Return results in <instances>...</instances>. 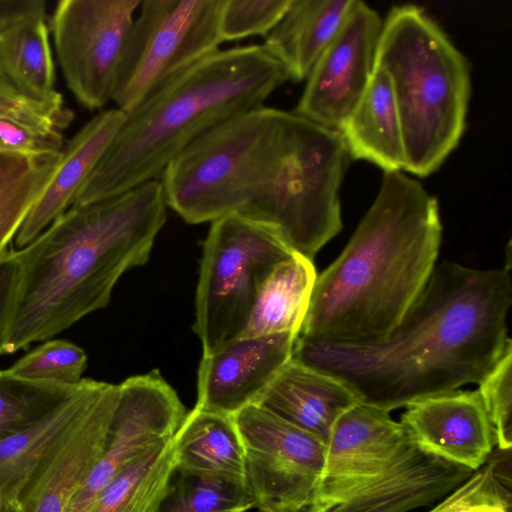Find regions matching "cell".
<instances>
[{
    "mask_svg": "<svg viewBox=\"0 0 512 512\" xmlns=\"http://www.w3.org/2000/svg\"><path fill=\"white\" fill-rule=\"evenodd\" d=\"M0 512H22L21 503H1Z\"/></svg>",
    "mask_w": 512,
    "mask_h": 512,
    "instance_id": "8d00e7d4",
    "label": "cell"
},
{
    "mask_svg": "<svg viewBox=\"0 0 512 512\" xmlns=\"http://www.w3.org/2000/svg\"><path fill=\"white\" fill-rule=\"evenodd\" d=\"M290 80L261 44L218 50L170 79L125 119L75 195L81 206L159 180L169 164L199 138L264 105Z\"/></svg>",
    "mask_w": 512,
    "mask_h": 512,
    "instance_id": "5b68a950",
    "label": "cell"
},
{
    "mask_svg": "<svg viewBox=\"0 0 512 512\" xmlns=\"http://www.w3.org/2000/svg\"><path fill=\"white\" fill-rule=\"evenodd\" d=\"M0 117L42 134L62 136L73 114L65 107L64 101L33 98L20 91L0 73Z\"/></svg>",
    "mask_w": 512,
    "mask_h": 512,
    "instance_id": "f546056e",
    "label": "cell"
},
{
    "mask_svg": "<svg viewBox=\"0 0 512 512\" xmlns=\"http://www.w3.org/2000/svg\"><path fill=\"white\" fill-rule=\"evenodd\" d=\"M405 408L400 422L424 451L472 471L488 462L495 435L477 390H455Z\"/></svg>",
    "mask_w": 512,
    "mask_h": 512,
    "instance_id": "2e32d148",
    "label": "cell"
},
{
    "mask_svg": "<svg viewBox=\"0 0 512 512\" xmlns=\"http://www.w3.org/2000/svg\"><path fill=\"white\" fill-rule=\"evenodd\" d=\"M176 465L243 480L244 451L234 416L194 407L173 437Z\"/></svg>",
    "mask_w": 512,
    "mask_h": 512,
    "instance_id": "603a6c76",
    "label": "cell"
},
{
    "mask_svg": "<svg viewBox=\"0 0 512 512\" xmlns=\"http://www.w3.org/2000/svg\"><path fill=\"white\" fill-rule=\"evenodd\" d=\"M139 0H61L50 31L65 82L86 109L112 100L120 58Z\"/></svg>",
    "mask_w": 512,
    "mask_h": 512,
    "instance_id": "8fae6325",
    "label": "cell"
},
{
    "mask_svg": "<svg viewBox=\"0 0 512 512\" xmlns=\"http://www.w3.org/2000/svg\"><path fill=\"white\" fill-rule=\"evenodd\" d=\"M159 180L71 206L15 250L19 279L5 354L49 340L106 307L128 270L144 265L166 223Z\"/></svg>",
    "mask_w": 512,
    "mask_h": 512,
    "instance_id": "3957f363",
    "label": "cell"
},
{
    "mask_svg": "<svg viewBox=\"0 0 512 512\" xmlns=\"http://www.w3.org/2000/svg\"><path fill=\"white\" fill-rule=\"evenodd\" d=\"M382 26L375 10L355 0L338 33L306 78L294 112L338 131L373 75Z\"/></svg>",
    "mask_w": 512,
    "mask_h": 512,
    "instance_id": "4fadbf2b",
    "label": "cell"
},
{
    "mask_svg": "<svg viewBox=\"0 0 512 512\" xmlns=\"http://www.w3.org/2000/svg\"><path fill=\"white\" fill-rule=\"evenodd\" d=\"M87 367V354L78 345L49 339L18 359L7 370L19 377L76 385Z\"/></svg>",
    "mask_w": 512,
    "mask_h": 512,
    "instance_id": "f1b7e54d",
    "label": "cell"
},
{
    "mask_svg": "<svg viewBox=\"0 0 512 512\" xmlns=\"http://www.w3.org/2000/svg\"><path fill=\"white\" fill-rule=\"evenodd\" d=\"M125 119L118 108L100 111L63 147L60 164L47 188L23 222L15 244L20 249L71 207Z\"/></svg>",
    "mask_w": 512,
    "mask_h": 512,
    "instance_id": "e0dca14e",
    "label": "cell"
},
{
    "mask_svg": "<svg viewBox=\"0 0 512 512\" xmlns=\"http://www.w3.org/2000/svg\"><path fill=\"white\" fill-rule=\"evenodd\" d=\"M376 66L392 87L404 170L427 176L456 148L465 130L468 62L421 7L407 4L393 7L383 22Z\"/></svg>",
    "mask_w": 512,
    "mask_h": 512,
    "instance_id": "52a82bcc",
    "label": "cell"
},
{
    "mask_svg": "<svg viewBox=\"0 0 512 512\" xmlns=\"http://www.w3.org/2000/svg\"><path fill=\"white\" fill-rule=\"evenodd\" d=\"M316 278L313 260L297 252L278 263L264 280L240 337L280 333L298 336Z\"/></svg>",
    "mask_w": 512,
    "mask_h": 512,
    "instance_id": "7402d4cb",
    "label": "cell"
},
{
    "mask_svg": "<svg viewBox=\"0 0 512 512\" xmlns=\"http://www.w3.org/2000/svg\"><path fill=\"white\" fill-rule=\"evenodd\" d=\"M118 396V384L101 382L29 481L22 512H66L105 449Z\"/></svg>",
    "mask_w": 512,
    "mask_h": 512,
    "instance_id": "5bb4252c",
    "label": "cell"
},
{
    "mask_svg": "<svg viewBox=\"0 0 512 512\" xmlns=\"http://www.w3.org/2000/svg\"><path fill=\"white\" fill-rule=\"evenodd\" d=\"M234 421L252 508L306 512L324 468L326 443L258 404L240 410Z\"/></svg>",
    "mask_w": 512,
    "mask_h": 512,
    "instance_id": "30bf717a",
    "label": "cell"
},
{
    "mask_svg": "<svg viewBox=\"0 0 512 512\" xmlns=\"http://www.w3.org/2000/svg\"><path fill=\"white\" fill-rule=\"evenodd\" d=\"M0 73L33 98L63 101L55 86L46 12L24 17L0 30Z\"/></svg>",
    "mask_w": 512,
    "mask_h": 512,
    "instance_id": "cb8c5ba5",
    "label": "cell"
},
{
    "mask_svg": "<svg viewBox=\"0 0 512 512\" xmlns=\"http://www.w3.org/2000/svg\"><path fill=\"white\" fill-rule=\"evenodd\" d=\"M74 386L29 380L0 369V441L33 423Z\"/></svg>",
    "mask_w": 512,
    "mask_h": 512,
    "instance_id": "83f0119b",
    "label": "cell"
},
{
    "mask_svg": "<svg viewBox=\"0 0 512 512\" xmlns=\"http://www.w3.org/2000/svg\"><path fill=\"white\" fill-rule=\"evenodd\" d=\"M511 306V267L444 261L386 338L323 343L297 337L292 359L340 379L360 403L390 413L478 384L511 342Z\"/></svg>",
    "mask_w": 512,
    "mask_h": 512,
    "instance_id": "7a4b0ae2",
    "label": "cell"
},
{
    "mask_svg": "<svg viewBox=\"0 0 512 512\" xmlns=\"http://www.w3.org/2000/svg\"><path fill=\"white\" fill-rule=\"evenodd\" d=\"M291 0H225L220 16L222 42L249 36H267L288 9Z\"/></svg>",
    "mask_w": 512,
    "mask_h": 512,
    "instance_id": "d6a6232c",
    "label": "cell"
},
{
    "mask_svg": "<svg viewBox=\"0 0 512 512\" xmlns=\"http://www.w3.org/2000/svg\"><path fill=\"white\" fill-rule=\"evenodd\" d=\"M355 0H291L263 45L285 67L290 80L302 81L338 33Z\"/></svg>",
    "mask_w": 512,
    "mask_h": 512,
    "instance_id": "ffe728a7",
    "label": "cell"
},
{
    "mask_svg": "<svg viewBox=\"0 0 512 512\" xmlns=\"http://www.w3.org/2000/svg\"><path fill=\"white\" fill-rule=\"evenodd\" d=\"M428 512H512V494L488 462Z\"/></svg>",
    "mask_w": 512,
    "mask_h": 512,
    "instance_id": "4dcf8cb0",
    "label": "cell"
},
{
    "mask_svg": "<svg viewBox=\"0 0 512 512\" xmlns=\"http://www.w3.org/2000/svg\"><path fill=\"white\" fill-rule=\"evenodd\" d=\"M293 253L273 233L243 219L211 222L195 298L194 331L203 356L242 335L264 280Z\"/></svg>",
    "mask_w": 512,
    "mask_h": 512,
    "instance_id": "ba28073f",
    "label": "cell"
},
{
    "mask_svg": "<svg viewBox=\"0 0 512 512\" xmlns=\"http://www.w3.org/2000/svg\"><path fill=\"white\" fill-rule=\"evenodd\" d=\"M63 147L62 136L42 134L0 117V154L41 156L61 152Z\"/></svg>",
    "mask_w": 512,
    "mask_h": 512,
    "instance_id": "836d02e7",
    "label": "cell"
},
{
    "mask_svg": "<svg viewBox=\"0 0 512 512\" xmlns=\"http://www.w3.org/2000/svg\"><path fill=\"white\" fill-rule=\"evenodd\" d=\"M175 465L173 438L152 445L111 480L91 512H154Z\"/></svg>",
    "mask_w": 512,
    "mask_h": 512,
    "instance_id": "d4e9b609",
    "label": "cell"
},
{
    "mask_svg": "<svg viewBox=\"0 0 512 512\" xmlns=\"http://www.w3.org/2000/svg\"><path fill=\"white\" fill-rule=\"evenodd\" d=\"M338 132L350 158L371 162L384 172L404 170L402 128L384 70L375 66L364 94Z\"/></svg>",
    "mask_w": 512,
    "mask_h": 512,
    "instance_id": "44dd1931",
    "label": "cell"
},
{
    "mask_svg": "<svg viewBox=\"0 0 512 512\" xmlns=\"http://www.w3.org/2000/svg\"><path fill=\"white\" fill-rule=\"evenodd\" d=\"M62 151L41 156L0 154V257L52 180Z\"/></svg>",
    "mask_w": 512,
    "mask_h": 512,
    "instance_id": "484cf974",
    "label": "cell"
},
{
    "mask_svg": "<svg viewBox=\"0 0 512 512\" xmlns=\"http://www.w3.org/2000/svg\"><path fill=\"white\" fill-rule=\"evenodd\" d=\"M441 240L436 198L401 171L384 172L347 245L317 275L298 337L323 343L386 338L426 287Z\"/></svg>",
    "mask_w": 512,
    "mask_h": 512,
    "instance_id": "277c9868",
    "label": "cell"
},
{
    "mask_svg": "<svg viewBox=\"0 0 512 512\" xmlns=\"http://www.w3.org/2000/svg\"><path fill=\"white\" fill-rule=\"evenodd\" d=\"M349 158L337 130L262 105L199 138L159 181L167 206L186 222L234 216L313 260L342 229Z\"/></svg>",
    "mask_w": 512,
    "mask_h": 512,
    "instance_id": "6da1fadb",
    "label": "cell"
},
{
    "mask_svg": "<svg viewBox=\"0 0 512 512\" xmlns=\"http://www.w3.org/2000/svg\"><path fill=\"white\" fill-rule=\"evenodd\" d=\"M492 424L497 448L512 447V341L493 368L477 384Z\"/></svg>",
    "mask_w": 512,
    "mask_h": 512,
    "instance_id": "1f68e13d",
    "label": "cell"
},
{
    "mask_svg": "<svg viewBox=\"0 0 512 512\" xmlns=\"http://www.w3.org/2000/svg\"><path fill=\"white\" fill-rule=\"evenodd\" d=\"M474 472L424 451L389 412L358 402L331 430L306 512H409L438 502Z\"/></svg>",
    "mask_w": 512,
    "mask_h": 512,
    "instance_id": "8992f818",
    "label": "cell"
},
{
    "mask_svg": "<svg viewBox=\"0 0 512 512\" xmlns=\"http://www.w3.org/2000/svg\"><path fill=\"white\" fill-rule=\"evenodd\" d=\"M297 337L292 333L240 337L202 355L195 407L234 416L256 404L292 359Z\"/></svg>",
    "mask_w": 512,
    "mask_h": 512,
    "instance_id": "9a60e30c",
    "label": "cell"
},
{
    "mask_svg": "<svg viewBox=\"0 0 512 512\" xmlns=\"http://www.w3.org/2000/svg\"><path fill=\"white\" fill-rule=\"evenodd\" d=\"M44 0H0V30L24 17L46 12Z\"/></svg>",
    "mask_w": 512,
    "mask_h": 512,
    "instance_id": "d590c367",
    "label": "cell"
},
{
    "mask_svg": "<svg viewBox=\"0 0 512 512\" xmlns=\"http://www.w3.org/2000/svg\"><path fill=\"white\" fill-rule=\"evenodd\" d=\"M252 508L243 480L175 465L154 512H246Z\"/></svg>",
    "mask_w": 512,
    "mask_h": 512,
    "instance_id": "4316f807",
    "label": "cell"
},
{
    "mask_svg": "<svg viewBox=\"0 0 512 512\" xmlns=\"http://www.w3.org/2000/svg\"><path fill=\"white\" fill-rule=\"evenodd\" d=\"M358 402L340 379L291 359L256 404L327 443L337 419Z\"/></svg>",
    "mask_w": 512,
    "mask_h": 512,
    "instance_id": "ac0fdd59",
    "label": "cell"
},
{
    "mask_svg": "<svg viewBox=\"0 0 512 512\" xmlns=\"http://www.w3.org/2000/svg\"><path fill=\"white\" fill-rule=\"evenodd\" d=\"M118 386L105 449L66 512H91L111 480L146 449L173 438L187 414L176 391L156 370Z\"/></svg>",
    "mask_w": 512,
    "mask_h": 512,
    "instance_id": "7c38bea8",
    "label": "cell"
},
{
    "mask_svg": "<svg viewBox=\"0 0 512 512\" xmlns=\"http://www.w3.org/2000/svg\"><path fill=\"white\" fill-rule=\"evenodd\" d=\"M18 279L19 263L15 250L8 249L0 257V356L5 354Z\"/></svg>",
    "mask_w": 512,
    "mask_h": 512,
    "instance_id": "e575fe53",
    "label": "cell"
},
{
    "mask_svg": "<svg viewBox=\"0 0 512 512\" xmlns=\"http://www.w3.org/2000/svg\"><path fill=\"white\" fill-rule=\"evenodd\" d=\"M225 0H145L117 68L112 100L128 113L191 65L219 50Z\"/></svg>",
    "mask_w": 512,
    "mask_h": 512,
    "instance_id": "9c48e42d",
    "label": "cell"
},
{
    "mask_svg": "<svg viewBox=\"0 0 512 512\" xmlns=\"http://www.w3.org/2000/svg\"><path fill=\"white\" fill-rule=\"evenodd\" d=\"M102 381L83 378L41 417L0 441V502L20 503L33 475Z\"/></svg>",
    "mask_w": 512,
    "mask_h": 512,
    "instance_id": "d6986e66",
    "label": "cell"
}]
</instances>
